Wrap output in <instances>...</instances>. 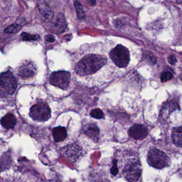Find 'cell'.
Wrapping results in <instances>:
<instances>
[{
    "label": "cell",
    "mask_w": 182,
    "mask_h": 182,
    "mask_svg": "<svg viewBox=\"0 0 182 182\" xmlns=\"http://www.w3.org/2000/svg\"><path fill=\"white\" fill-rule=\"evenodd\" d=\"M52 136L54 141L56 143L63 141L67 136V132L64 127L59 126L52 130Z\"/></svg>",
    "instance_id": "obj_15"
},
{
    "label": "cell",
    "mask_w": 182,
    "mask_h": 182,
    "mask_svg": "<svg viewBox=\"0 0 182 182\" xmlns=\"http://www.w3.org/2000/svg\"><path fill=\"white\" fill-rule=\"evenodd\" d=\"M83 132L89 137L97 143L99 138V129L97 125L93 124H89L83 127Z\"/></svg>",
    "instance_id": "obj_11"
},
{
    "label": "cell",
    "mask_w": 182,
    "mask_h": 182,
    "mask_svg": "<svg viewBox=\"0 0 182 182\" xmlns=\"http://www.w3.org/2000/svg\"><path fill=\"white\" fill-rule=\"evenodd\" d=\"M173 78V75L171 73V72H163L161 75V81L162 82H166L169 81L172 79Z\"/></svg>",
    "instance_id": "obj_22"
},
{
    "label": "cell",
    "mask_w": 182,
    "mask_h": 182,
    "mask_svg": "<svg viewBox=\"0 0 182 182\" xmlns=\"http://www.w3.org/2000/svg\"><path fill=\"white\" fill-rule=\"evenodd\" d=\"M168 62L171 64V65H175V64L177 62V59L176 57L174 56H173V55H171V56H169L168 57Z\"/></svg>",
    "instance_id": "obj_24"
},
{
    "label": "cell",
    "mask_w": 182,
    "mask_h": 182,
    "mask_svg": "<svg viewBox=\"0 0 182 182\" xmlns=\"http://www.w3.org/2000/svg\"><path fill=\"white\" fill-rule=\"evenodd\" d=\"M67 23L64 15L62 14H59L53 26V31L57 34H61L65 31Z\"/></svg>",
    "instance_id": "obj_14"
},
{
    "label": "cell",
    "mask_w": 182,
    "mask_h": 182,
    "mask_svg": "<svg viewBox=\"0 0 182 182\" xmlns=\"http://www.w3.org/2000/svg\"><path fill=\"white\" fill-rule=\"evenodd\" d=\"M147 161L150 166L157 169H162L171 165V160L168 155L154 147H152L148 151Z\"/></svg>",
    "instance_id": "obj_3"
},
{
    "label": "cell",
    "mask_w": 182,
    "mask_h": 182,
    "mask_svg": "<svg viewBox=\"0 0 182 182\" xmlns=\"http://www.w3.org/2000/svg\"><path fill=\"white\" fill-rule=\"evenodd\" d=\"M1 124L6 129H11L17 124V119L12 113H8L1 119Z\"/></svg>",
    "instance_id": "obj_13"
},
{
    "label": "cell",
    "mask_w": 182,
    "mask_h": 182,
    "mask_svg": "<svg viewBox=\"0 0 182 182\" xmlns=\"http://www.w3.org/2000/svg\"><path fill=\"white\" fill-rule=\"evenodd\" d=\"M109 56L117 69L122 75L124 71L131 68V54L128 48L121 44L110 47Z\"/></svg>",
    "instance_id": "obj_2"
},
{
    "label": "cell",
    "mask_w": 182,
    "mask_h": 182,
    "mask_svg": "<svg viewBox=\"0 0 182 182\" xmlns=\"http://www.w3.org/2000/svg\"><path fill=\"white\" fill-rule=\"evenodd\" d=\"M118 161L116 159H115L113 161V166L110 169V173L113 176H116L118 173Z\"/></svg>",
    "instance_id": "obj_23"
},
{
    "label": "cell",
    "mask_w": 182,
    "mask_h": 182,
    "mask_svg": "<svg viewBox=\"0 0 182 182\" xmlns=\"http://www.w3.org/2000/svg\"><path fill=\"white\" fill-rule=\"evenodd\" d=\"M17 88V80L11 72L0 74V95H13Z\"/></svg>",
    "instance_id": "obj_4"
},
{
    "label": "cell",
    "mask_w": 182,
    "mask_h": 182,
    "mask_svg": "<svg viewBox=\"0 0 182 182\" xmlns=\"http://www.w3.org/2000/svg\"><path fill=\"white\" fill-rule=\"evenodd\" d=\"M46 41L48 42H54L55 41V39H54V37L52 36V35H48L46 37Z\"/></svg>",
    "instance_id": "obj_25"
},
{
    "label": "cell",
    "mask_w": 182,
    "mask_h": 182,
    "mask_svg": "<svg viewBox=\"0 0 182 182\" xmlns=\"http://www.w3.org/2000/svg\"><path fill=\"white\" fill-rule=\"evenodd\" d=\"M110 44L102 42L82 47L74 70L82 83L89 86L101 85L121 74L110 57Z\"/></svg>",
    "instance_id": "obj_1"
},
{
    "label": "cell",
    "mask_w": 182,
    "mask_h": 182,
    "mask_svg": "<svg viewBox=\"0 0 182 182\" xmlns=\"http://www.w3.org/2000/svg\"><path fill=\"white\" fill-rule=\"evenodd\" d=\"M122 174L128 182H137L141 174V166L140 162L135 159L129 160L123 169Z\"/></svg>",
    "instance_id": "obj_6"
},
{
    "label": "cell",
    "mask_w": 182,
    "mask_h": 182,
    "mask_svg": "<svg viewBox=\"0 0 182 182\" xmlns=\"http://www.w3.org/2000/svg\"><path fill=\"white\" fill-rule=\"evenodd\" d=\"M148 134L147 128L142 124H134L128 130V135L134 140H144L148 136Z\"/></svg>",
    "instance_id": "obj_8"
},
{
    "label": "cell",
    "mask_w": 182,
    "mask_h": 182,
    "mask_svg": "<svg viewBox=\"0 0 182 182\" xmlns=\"http://www.w3.org/2000/svg\"><path fill=\"white\" fill-rule=\"evenodd\" d=\"M64 153L68 159L75 162L81 155L82 149L78 144H70L64 148Z\"/></svg>",
    "instance_id": "obj_9"
},
{
    "label": "cell",
    "mask_w": 182,
    "mask_h": 182,
    "mask_svg": "<svg viewBox=\"0 0 182 182\" xmlns=\"http://www.w3.org/2000/svg\"><path fill=\"white\" fill-rule=\"evenodd\" d=\"M71 76L70 72L66 71L53 72L49 77V82L51 85L65 90L70 85Z\"/></svg>",
    "instance_id": "obj_7"
},
{
    "label": "cell",
    "mask_w": 182,
    "mask_h": 182,
    "mask_svg": "<svg viewBox=\"0 0 182 182\" xmlns=\"http://www.w3.org/2000/svg\"><path fill=\"white\" fill-rule=\"evenodd\" d=\"M172 141L178 147H182V127L180 126L173 129L171 134Z\"/></svg>",
    "instance_id": "obj_16"
},
{
    "label": "cell",
    "mask_w": 182,
    "mask_h": 182,
    "mask_svg": "<svg viewBox=\"0 0 182 182\" xmlns=\"http://www.w3.org/2000/svg\"><path fill=\"white\" fill-rule=\"evenodd\" d=\"M37 6L40 14L46 20L51 21L53 19L54 16V12L46 2L43 1H39L37 2Z\"/></svg>",
    "instance_id": "obj_12"
},
{
    "label": "cell",
    "mask_w": 182,
    "mask_h": 182,
    "mask_svg": "<svg viewBox=\"0 0 182 182\" xmlns=\"http://www.w3.org/2000/svg\"><path fill=\"white\" fill-rule=\"evenodd\" d=\"M74 6L76 7L79 18L80 20L83 19L85 17V15H84V12L83 11V7L81 4L78 1H76L74 2Z\"/></svg>",
    "instance_id": "obj_20"
},
{
    "label": "cell",
    "mask_w": 182,
    "mask_h": 182,
    "mask_svg": "<svg viewBox=\"0 0 182 182\" xmlns=\"http://www.w3.org/2000/svg\"><path fill=\"white\" fill-rule=\"evenodd\" d=\"M21 28V26L19 25L18 24H12L6 27V29H4V32L8 34L16 33L20 31Z\"/></svg>",
    "instance_id": "obj_19"
},
{
    "label": "cell",
    "mask_w": 182,
    "mask_h": 182,
    "mask_svg": "<svg viewBox=\"0 0 182 182\" xmlns=\"http://www.w3.org/2000/svg\"><path fill=\"white\" fill-rule=\"evenodd\" d=\"M36 73L37 68L31 62L23 64L18 69V75L22 78L32 77L34 76Z\"/></svg>",
    "instance_id": "obj_10"
},
{
    "label": "cell",
    "mask_w": 182,
    "mask_h": 182,
    "mask_svg": "<svg viewBox=\"0 0 182 182\" xmlns=\"http://www.w3.org/2000/svg\"><path fill=\"white\" fill-rule=\"evenodd\" d=\"M12 159L9 153L0 155V172L8 169L11 165Z\"/></svg>",
    "instance_id": "obj_17"
},
{
    "label": "cell",
    "mask_w": 182,
    "mask_h": 182,
    "mask_svg": "<svg viewBox=\"0 0 182 182\" xmlns=\"http://www.w3.org/2000/svg\"><path fill=\"white\" fill-rule=\"evenodd\" d=\"M20 37L23 41H35L40 38V36L37 34H30L26 32H23Z\"/></svg>",
    "instance_id": "obj_18"
},
{
    "label": "cell",
    "mask_w": 182,
    "mask_h": 182,
    "mask_svg": "<svg viewBox=\"0 0 182 182\" xmlns=\"http://www.w3.org/2000/svg\"><path fill=\"white\" fill-rule=\"evenodd\" d=\"M90 115L93 118L97 119H102L104 118V113L99 109H95L91 110Z\"/></svg>",
    "instance_id": "obj_21"
},
{
    "label": "cell",
    "mask_w": 182,
    "mask_h": 182,
    "mask_svg": "<svg viewBox=\"0 0 182 182\" xmlns=\"http://www.w3.org/2000/svg\"><path fill=\"white\" fill-rule=\"evenodd\" d=\"M29 116L37 122H45L50 118L51 109L46 103H39L34 105L30 109Z\"/></svg>",
    "instance_id": "obj_5"
}]
</instances>
